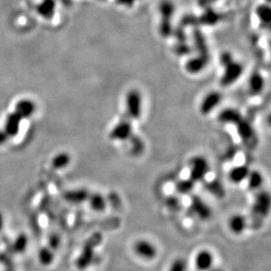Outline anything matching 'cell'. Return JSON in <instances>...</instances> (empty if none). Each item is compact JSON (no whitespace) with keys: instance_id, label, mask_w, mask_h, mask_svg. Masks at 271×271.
Masks as SVG:
<instances>
[{"instance_id":"1","label":"cell","mask_w":271,"mask_h":271,"mask_svg":"<svg viewBox=\"0 0 271 271\" xmlns=\"http://www.w3.org/2000/svg\"><path fill=\"white\" fill-rule=\"evenodd\" d=\"M103 241V235L100 233L92 234L83 246L79 257L76 261L77 269L85 271L92 266L96 260V249Z\"/></svg>"},{"instance_id":"2","label":"cell","mask_w":271,"mask_h":271,"mask_svg":"<svg viewBox=\"0 0 271 271\" xmlns=\"http://www.w3.org/2000/svg\"><path fill=\"white\" fill-rule=\"evenodd\" d=\"M210 171L209 161L202 155H196L190 161V178L195 183L203 182Z\"/></svg>"},{"instance_id":"3","label":"cell","mask_w":271,"mask_h":271,"mask_svg":"<svg viewBox=\"0 0 271 271\" xmlns=\"http://www.w3.org/2000/svg\"><path fill=\"white\" fill-rule=\"evenodd\" d=\"M221 62L227 68L226 73L221 80L223 85H231L234 81L237 80L242 73V67L241 64L235 62L230 54H224L221 56Z\"/></svg>"},{"instance_id":"4","label":"cell","mask_w":271,"mask_h":271,"mask_svg":"<svg viewBox=\"0 0 271 271\" xmlns=\"http://www.w3.org/2000/svg\"><path fill=\"white\" fill-rule=\"evenodd\" d=\"M133 250L137 257L141 258L143 260H154L158 255L156 246L154 245L153 242L146 239L137 240L134 243Z\"/></svg>"},{"instance_id":"5","label":"cell","mask_w":271,"mask_h":271,"mask_svg":"<svg viewBox=\"0 0 271 271\" xmlns=\"http://www.w3.org/2000/svg\"><path fill=\"white\" fill-rule=\"evenodd\" d=\"M133 136L132 120L127 115L122 119L114 129H112L109 137L113 140L125 141L130 139Z\"/></svg>"},{"instance_id":"6","label":"cell","mask_w":271,"mask_h":271,"mask_svg":"<svg viewBox=\"0 0 271 271\" xmlns=\"http://www.w3.org/2000/svg\"><path fill=\"white\" fill-rule=\"evenodd\" d=\"M190 208L195 216L199 220H207L212 217V210L203 198L198 195H192Z\"/></svg>"},{"instance_id":"7","label":"cell","mask_w":271,"mask_h":271,"mask_svg":"<svg viewBox=\"0 0 271 271\" xmlns=\"http://www.w3.org/2000/svg\"><path fill=\"white\" fill-rule=\"evenodd\" d=\"M141 114V99L139 92L132 91L127 98V115L131 120H138Z\"/></svg>"},{"instance_id":"8","label":"cell","mask_w":271,"mask_h":271,"mask_svg":"<svg viewBox=\"0 0 271 271\" xmlns=\"http://www.w3.org/2000/svg\"><path fill=\"white\" fill-rule=\"evenodd\" d=\"M271 209V196L267 191H260L256 196L253 205V212L256 216L266 217Z\"/></svg>"},{"instance_id":"9","label":"cell","mask_w":271,"mask_h":271,"mask_svg":"<svg viewBox=\"0 0 271 271\" xmlns=\"http://www.w3.org/2000/svg\"><path fill=\"white\" fill-rule=\"evenodd\" d=\"M214 256L207 249L199 250L195 256V266L198 271H208L213 267Z\"/></svg>"},{"instance_id":"10","label":"cell","mask_w":271,"mask_h":271,"mask_svg":"<svg viewBox=\"0 0 271 271\" xmlns=\"http://www.w3.org/2000/svg\"><path fill=\"white\" fill-rule=\"evenodd\" d=\"M235 126L237 128L239 136L244 142H252L256 139V133L253 127L244 118L242 117Z\"/></svg>"},{"instance_id":"11","label":"cell","mask_w":271,"mask_h":271,"mask_svg":"<svg viewBox=\"0 0 271 271\" xmlns=\"http://www.w3.org/2000/svg\"><path fill=\"white\" fill-rule=\"evenodd\" d=\"M22 120V118L20 117L16 112L8 114L4 122V130L9 137H14L18 135Z\"/></svg>"},{"instance_id":"12","label":"cell","mask_w":271,"mask_h":271,"mask_svg":"<svg viewBox=\"0 0 271 271\" xmlns=\"http://www.w3.org/2000/svg\"><path fill=\"white\" fill-rule=\"evenodd\" d=\"M36 111V105L31 99H20L15 106L14 112L24 119L31 117Z\"/></svg>"},{"instance_id":"13","label":"cell","mask_w":271,"mask_h":271,"mask_svg":"<svg viewBox=\"0 0 271 271\" xmlns=\"http://www.w3.org/2000/svg\"><path fill=\"white\" fill-rule=\"evenodd\" d=\"M248 227V220L242 214H235L228 220V228L235 235H241Z\"/></svg>"},{"instance_id":"14","label":"cell","mask_w":271,"mask_h":271,"mask_svg":"<svg viewBox=\"0 0 271 271\" xmlns=\"http://www.w3.org/2000/svg\"><path fill=\"white\" fill-rule=\"evenodd\" d=\"M63 198L65 201L70 204H82L88 200L90 192L86 189H77V190H71L63 193Z\"/></svg>"},{"instance_id":"15","label":"cell","mask_w":271,"mask_h":271,"mask_svg":"<svg viewBox=\"0 0 271 271\" xmlns=\"http://www.w3.org/2000/svg\"><path fill=\"white\" fill-rule=\"evenodd\" d=\"M221 100V95L218 92H212L209 95L206 96L200 105V113L203 115H207L213 112L214 108H216Z\"/></svg>"},{"instance_id":"16","label":"cell","mask_w":271,"mask_h":271,"mask_svg":"<svg viewBox=\"0 0 271 271\" xmlns=\"http://www.w3.org/2000/svg\"><path fill=\"white\" fill-rule=\"evenodd\" d=\"M250 172L249 166L245 164L237 165L233 167L228 172V178L232 183L235 184H240L247 179Z\"/></svg>"},{"instance_id":"17","label":"cell","mask_w":271,"mask_h":271,"mask_svg":"<svg viewBox=\"0 0 271 271\" xmlns=\"http://www.w3.org/2000/svg\"><path fill=\"white\" fill-rule=\"evenodd\" d=\"M90 206L94 212L97 213H102L105 210L107 209V200L101 193L99 192H94V193H90L88 200Z\"/></svg>"},{"instance_id":"18","label":"cell","mask_w":271,"mask_h":271,"mask_svg":"<svg viewBox=\"0 0 271 271\" xmlns=\"http://www.w3.org/2000/svg\"><path fill=\"white\" fill-rule=\"evenodd\" d=\"M161 8L163 18H166L163 19V23L161 24V33L164 36H168L169 33V25L168 20L169 19V17H171L172 15L174 6L169 1H165L163 4H161Z\"/></svg>"},{"instance_id":"19","label":"cell","mask_w":271,"mask_h":271,"mask_svg":"<svg viewBox=\"0 0 271 271\" xmlns=\"http://www.w3.org/2000/svg\"><path fill=\"white\" fill-rule=\"evenodd\" d=\"M247 183L250 190L257 191L263 186L264 182V177L263 174L258 170H250L249 176L247 177Z\"/></svg>"},{"instance_id":"20","label":"cell","mask_w":271,"mask_h":271,"mask_svg":"<svg viewBox=\"0 0 271 271\" xmlns=\"http://www.w3.org/2000/svg\"><path fill=\"white\" fill-rule=\"evenodd\" d=\"M195 184L196 183L193 182L190 177H188V178L181 179L178 182H176L175 190L176 193L182 196L191 194L192 191L194 190Z\"/></svg>"},{"instance_id":"21","label":"cell","mask_w":271,"mask_h":271,"mask_svg":"<svg viewBox=\"0 0 271 271\" xmlns=\"http://www.w3.org/2000/svg\"><path fill=\"white\" fill-rule=\"evenodd\" d=\"M242 114L234 109H226L220 113L219 120L223 123L235 125L242 119Z\"/></svg>"},{"instance_id":"22","label":"cell","mask_w":271,"mask_h":271,"mask_svg":"<svg viewBox=\"0 0 271 271\" xmlns=\"http://www.w3.org/2000/svg\"><path fill=\"white\" fill-rule=\"evenodd\" d=\"M70 161H71L70 154L66 152H61L52 159V167L55 169H65L70 165Z\"/></svg>"},{"instance_id":"23","label":"cell","mask_w":271,"mask_h":271,"mask_svg":"<svg viewBox=\"0 0 271 271\" xmlns=\"http://www.w3.org/2000/svg\"><path fill=\"white\" fill-rule=\"evenodd\" d=\"M55 0H44L38 7V12L45 18H51L55 13Z\"/></svg>"},{"instance_id":"24","label":"cell","mask_w":271,"mask_h":271,"mask_svg":"<svg viewBox=\"0 0 271 271\" xmlns=\"http://www.w3.org/2000/svg\"><path fill=\"white\" fill-rule=\"evenodd\" d=\"M27 237L25 235H18L14 242L11 245L12 253L21 254L25 252L27 247Z\"/></svg>"},{"instance_id":"25","label":"cell","mask_w":271,"mask_h":271,"mask_svg":"<svg viewBox=\"0 0 271 271\" xmlns=\"http://www.w3.org/2000/svg\"><path fill=\"white\" fill-rule=\"evenodd\" d=\"M188 271V262L183 257H177L169 264L168 271Z\"/></svg>"},{"instance_id":"26","label":"cell","mask_w":271,"mask_h":271,"mask_svg":"<svg viewBox=\"0 0 271 271\" xmlns=\"http://www.w3.org/2000/svg\"><path fill=\"white\" fill-rule=\"evenodd\" d=\"M38 257H39L40 264L44 266H48L54 260V255L52 253V251H50V249H48V248L40 249L39 254H38Z\"/></svg>"},{"instance_id":"27","label":"cell","mask_w":271,"mask_h":271,"mask_svg":"<svg viewBox=\"0 0 271 271\" xmlns=\"http://www.w3.org/2000/svg\"><path fill=\"white\" fill-rule=\"evenodd\" d=\"M249 83H250L251 92H253L254 94H259L262 92V89L264 86V80H263V77H261V75L259 74L253 75Z\"/></svg>"},{"instance_id":"28","label":"cell","mask_w":271,"mask_h":271,"mask_svg":"<svg viewBox=\"0 0 271 271\" xmlns=\"http://www.w3.org/2000/svg\"><path fill=\"white\" fill-rule=\"evenodd\" d=\"M207 189L213 193V196H216L218 198H223L225 196L223 186L218 180L214 179L211 183H207Z\"/></svg>"},{"instance_id":"29","label":"cell","mask_w":271,"mask_h":271,"mask_svg":"<svg viewBox=\"0 0 271 271\" xmlns=\"http://www.w3.org/2000/svg\"><path fill=\"white\" fill-rule=\"evenodd\" d=\"M258 14L260 16L261 19L264 21V22H267L268 24L270 23V18H271V11H270V8L268 6L264 5V7H261L258 10Z\"/></svg>"},{"instance_id":"30","label":"cell","mask_w":271,"mask_h":271,"mask_svg":"<svg viewBox=\"0 0 271 271\" xmlns=\"http://www.w3.org/2000/svg\"><path fill=\"white\" fill-rule=\"evenodd\" d=\"M167 205H169V208L171 209H176L179 206V201L178 198L176 197H170L167 200Z\"/></svg>"},{"instance_id":"31","label":"cell","mask_w":271,"mask_h":271,"mask_svg":"<svg viewBox=\"0 0 271 271\" xmlns=\"http://www.w3.org/2000/svg\"><path fill=\"white\" fill-rule=\"evenodd\" d=\"M49 244L51 246L52 249H57L60 244V238L58 235H53L49 238Z\"/></svg>"},{"instance_id":"32","label":"cell","mask_w":271,"mask_h":271,"mask_svg":"<svg viewBox=\"0 0 271 271\" xmlns=\"http://www.w3.org/2000/svg\"><path fill=\"white\" fill-rule=\"evenodd\" d=\"M9 138L10 137L6 133L4 132V129L0 130V146L4 145V143L7 142Z\"/></svg>"},{"instance_id":"33","label":"cell","mask_w":271,"mask_h":271,"mask_svg":"<svg viewBox=\"0 0 271 271\" xmlns=\"http://www.w3.org/2000/svg\"><path fill=\"white\" fill-rule=\"evenodd\" d=\"M224 271L222 269H220V268L219 267H213L210 271Z\"/></svg>"},{"instance_id":"34","label":"cell","mask_w":271,"mask_h":271,"mask_svg":"<svg viewBox=\"0 0 271 271\" xmlns=\"http://www.w3.org/2000/svg\"><path fill=\"white\" fill-rule=\"evenodd\" d=\"M2 227H3V217L0 214V231H1Z\"/></svg>"},{"instance_id":"35","label":"cell","mask_w":271,"mask_h":271,"mask_svg":"<svg viewBox=\"0 0 271 271\" xmlns=\"http://www.w3.org/2000/svg\"><path fill=\"white\" fill-rule=\"evenodd\" d=\"M4 271H15L14 270H13V268L12 267H9L6 268V270Z\"/></svg>"},{"instance_id":"36","label":"cell","mask_w":271,"mask_h":271,"mask_svg":"<svg viewBox=\"0 0 271 271\" xmlns=\"http://www.w3.org/2000/svg\"><path fill=\"white\" fill-rule=\"evenodd\" d=\"M207 1H208V0H207Z\"/></svg>"}]
</instances>
